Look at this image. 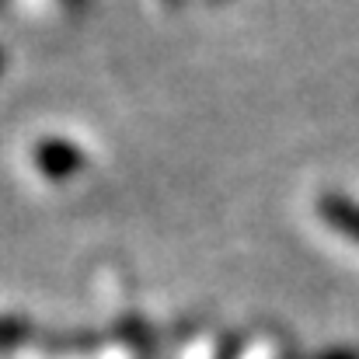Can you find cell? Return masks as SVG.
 I'll list each match as a JSON object with an SVG mask.
<instances>
[{
	"label": "cell",
	"instance_id": "obj_1",
	"mask_svg": "<svg viewBox=\"0 0 359 359\" xmlns=\"http://www.w3.org/2000/svg\"><path fill=\"white\" fill-rule=\"evenodd\" d=\"M32 154H35L39 171H42L46 178H53V182L77 175L81 164H84V154H81L70 140H63V136H46V140H39Z\"/></svg>",
	"mask_w": 359,
	"mask_h": 359
},
{
	"label": "cell",
	"instance_id": "obj_2",
	"mask_svg": "<svg viewBox=\"0 0 359 359\" xmlns=\"http://www.w3.org/2000/svg\"><path fill=\"white\" fill-rule=\"evenodd\" d=\"M318 213L325 217V224H332L339 234L359 241V206L342 196V192H321L318 196Z\"/></svg>",
	"mask_w": 359,
	"mask_h": 359
},
{
	"label": "cell",
	"instance_id": "obj_3",
	"mask_svg": "<svg viewBox=\"0 0 359 359\" xmlns=\"http://www.w3.org/2000/svg\"><path fill=\"white\" fill-rule=\"evenodd\" d=\"M28 332V321L25 318H0V349L4 346H14L18 339H25Z\"/></svg>",
	"mask_w": 359,
	"mask_h": 359
},
{
	"label": "cell",
	"instance_id": "obj_4",
	"mask_svg": "<svg viewBox=\"0 0 359 359\" xmlns=\"http://www.w3.org/2000/svg\"><path fill=\"white\" fill-rule=\"evenodd\" d=\"M175 4H178V0H164V7H175Z\"/></svg>",
	"mask_w": 359,
	"mask_h": 359
},
{
	"label": "cell",
	"instance_id": "obj_5",
	"mask_svg": "<svg viewBox=\"0 0 359 359\" xmlns=\"http://www.w3.org/2000/svg\"><path fill=\"white\" fill-rule=\"evenodd\" d=\"M0 67H4V53H0Z\"/></svg>",
	"mask_w": 359,
	"mask_h": 359
}]
</instances>
